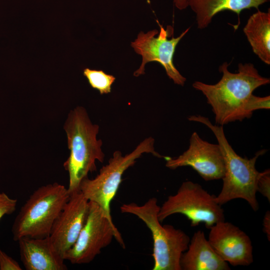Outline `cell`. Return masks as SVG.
Returning <instances> with one entry per match:
<instances>
[{"label":"cell","mask_w":270,"mask_h":270,"mask_svg":"<svg viewBox=\"0 0 270 270\" xmlns=\"http://www.w3.org/2000/svg\"><path fill=\"white\" fill-rule=\"evenodd\" d=\"M160 31L154 30L145 34L140 32L137 38L131 42L134 51L142 56V62L140 68L134 74L136 76L144 74V66L146 63L156 62L164 68L167 76L175 84L183 86L186 78L182 76L175 67L173 58L176 47L181 39L190 30L188 28L180 36L168 40L169 32L158 20Z\"/></svg>","instance_id":"obj_9"},{"label":"cell","mask_w":270,"mask_h":270,"mask_svg":"<svg viewBox=\"0 0 270 270\" xmlns=\"http://www.w3.org/2000/svg\"><path fill=\"white\" fill-rule=\"evenodd\" d=\"M166 166L172 170L188 166L206 181L222 179L224 162L219 145L202 140L194 132L187 150L175 158L166 159Z\"/></svg>","instance_id":"obj_10"},{"label":"cell","mask_w":270,"mask_h":270,"mask_svg":"<svg viewBox=\"0 0 270 270\" xmlns=\"http://www.w3.org/2000/svg\"><path fill=\"white\" fill-rule=\"evenodd\" d=\"M243 31L253 52L266 64H270V10H258L248 18Z\"/></svg>","instance_id":"obj_16"},{"label":"cell","mask_w":270,"mask_h":270,"mask_svg":"<svg viewBox=\"0 0 270 270\" xmlns=\"http://www.w3.org/2000/svg\"><path fill=\"white\" fill-rule=\"evenodd\" d=\"M17 200L10 198L4 192L0 193V220L6 214L13 213L16 209Z\"/></svg>","instance_id":"obj_20"},{"label":"cell","mask_w":270,"mask_h":270,"mask_svg":"<svg viewBox=\"0 0 270 270\" xmlns=\"http://www.w3.org/2000/svg\"><path fill=\"white\" fill-rule=\"evenodd\" d=\"M270 108V96H258L252 94L247 100L244 110L251 116L253 112L258 110Z\"/></svg>","instance_id":"obj_18"},{"label":"cell","mask_w":270,"mask_h":270,"mask_svg":"<svg viewBox=\"0 0 270 270\" xmlns=\"http://www.w3.org/2000/svg\"><path fill=\"white\" fill-rule=\"evenodd\" d=\"M269 0H188L190 6L195 14L198 28L204 29L211 23L218 12L230 10L238 15L246 9H258Z\"/></svg>","instance_id":"obj_15"},{"label":"cell","mask_w":270,"mask_h":270,"mask_svg":"<svg viewBox=\"0 0 270 270\" xmlns=\"http://www.w3.org/2000/svg\"><path fill=\"white\" fill-rule=\"evenodd\" d=\"M86 222L72 246L66 253L64 259L72 264H86L92 262L113 238L123 248L124 242L114 222H110L96 203L89 201Z\"/></svg>","instance_id":"obj_8"},{"label":"cell","mask_w":270,"mask_h":270,"mask_svg":"<svg viewBox=\"0 0 270 270\" xmlns=\"http://www.w3.org/2000/svg\"><path fill=\"white\" fill-rule=\"evenodd\" d=\"M154 140L149 137L142 141L131 152L122 156L116 150L108 162L103 166L99 174L93 179L88 176L82 180L80 191L89 200L98 204L108 220L113 222L110 211L111 202L116 195L124 172L134 164L144 153L152 154L159 158H167L156 152L154 148Z\"/></svg>","instance_id":"obj_6"},{"label":"cell","mask_w":270,"mask_h":270,"mask_svg":"<svg viewBox=\"0 0 270 270\" xmlns=\"http://www.w3.org/2000/svg\"><path fill=\"white\" fill-rule=\"evenodd\" d=\"M188 0H174L176 7L180 10H183L188 7Z\"/></svg>","instance_id":"obj_23"},{"label":"cell","mask_w":270,"mask_h":270,"mask_svg":"<svg viewBox=\"0 0 270 270\" xmlns=\"http://www.w3.org/2000/svg\"><path fill=\"white\" fill-rule=\"evenodd\" d=\"M83 74L87 78L92 88L98 90L100 94H107L111 92L112 86L116 78L104 72L102 70L85 68Z\"/></svg>","instance_id":"obj_17"},{"label":"cell","mask_w":270,"mask_h":270,"mask_svg":"<svg viewBox=\"0 0 270 270\" xmlns=\"http://www.w3.org/2000/svg\"><path fill=\"white\" fill-rule=\"evenodd\" d=\"M21 261L26 270H66L64 259L48 236L22 237L18 240Z\"/></svg>","instance_id":"obj_13"},{"label":"cell","mask_w":270,"mask_h":270,"mask_svg":"<svg viewBox=\"0 0 270 270\" xmlns=\"http://www.w3.org/2000/svg\"><path fill=\"white\" fill-rule=\"evenodd\" d=\"M18 263L0 249V270H22Z\"/></svg>","instance_id":"obj_21"},{"label":"cell","mask_w":270,"mask_h":270,"mask_svg":"<svg viewBox=\"0 0 270 270\" xmlns=\"http://www.w3.org/2000/svg\"><path fill=\"white\" fill-rule=\"evenodd\" d=\"M188 120L202 124L209 128L214 134L222 152L225 169L222 190L216 196V202L222 206L232 200L242 198L246 201L254 211H258L259 204L256 196V186L261 172L256 169V164L266 150L257 152L250 158H242L228 142L223 126L213 124L208 118L199 114L190 115Z\"/></svg>","instance_id":"obj_2"},{"label":"cell","mask_w":270,"mask_h":270,"mask_svg":"<svg viewBox=\"0 0 270 270\" xmlns=\"http://www.w3.org/2000/svg\"><path fill=\"white\" fill-rule=\"evenodd\" d=\"M228 66L224 62L219 66L222 76L216 84L196 81L192 85L206 96L216 124L222 126L251 118L244 110L247 100L256 89L270 82L252 63L239 64L235 73L229 71Z\"/></svg>","instance_id":"obj_1"},{"label":"cell","mask_w":270,"mask_h":270,"mask_svg":"<svg viewBox=\"0 0 270 270\" xmlns=\"http://www.w3.org/2000/svg\"><path fill=\"white\" fill-rule=\"evenodd\" d=\"M99 126L91 122L86 110L78 106L71 110L64 123L70 155L64 164L69 176L70 195L80 191V182L89 172L96 170V160L103 162L102 142L98 140Z\"/></svg>","instance_id":"obj_3"},{"label":"cell","mask_w":270,"mask_h":270,"mask_svg":"<svg viewBox=\"0 0 270 270\" xmlns=\"http://www.w3.org/2000/svg\"><path fill=\"white\" fill-rule=\"evenodd\" d=\"M181 270H229L230 266L215 252L204 232H196L180 260Z\"/></svg>","instance_id":"obj_14"},{"label":"cell","mask_w":270,"mask_h":270,"mask_svg":"<svg viewBox=\"0 0 270 270\" xmlns=\"http://www.w3.org/2000/svg\"><path fill=\"white\" fill-rule=\"evenodd\" d=\"M263 231L266 236L268 241H270V212H266L263 220Z\"/></svg>","instance_id":"obj_22"},{"label":"cell","mask_w":270,"mask_h":270,"mask_svg":"<svg viewBox=\"0 0 270 270\" xmlns=\"http://www.w3.org/2000/svg\"><path fill=\"white\" fill-rule=\"evenodd\" d=\"M209 243L226 262L232 266H248L254 261L249 236L237 226L225 220L210 228Z\"/></svg>","instance_id":"obj_12"},{"label":"cell","mask_w":270,"mask_h":270,"mask_svg":"<svg viewBox=\"0 0 270 270\" xmlns=\"http://www.w3.org/2000/svg\"><path fill=\"white\" fill-rule=\"evenodd\" d=\"M257 192H260L270 202V170L266 169L261 172L257 182Z\"/></svg>","instance_id":"obj_19"},{"label":"cell","mask_w":270,"mask_h":270,"mask_svg":"<svg viewBox=\"0 0 270 270\" xmlns=\"http://www.w3.org/2000/svg\"><path fill=\"white\" fill-rule=\"evenodd\" d=\"M68 188L58 182L42 186L22 206L12 226L14 240L50 236L53 224L68 201Z\"/></svg>","instance_id":"obj_5"},{"label":"cell","mask_w":270,"mask_h":270,"mask_svg":"<svg viewBox=\"0 0 270 270\" xmlns=\"http://www.w3.org/2000/svg\"><path fill=\"white\" fill-rule=\"evenodd\" d=\"M160 208L157 199L152 198L142 205L123 204L120 210L122 213L136 216L150 230L153 240L152 270H181L180 258L188 248L190 238L172 225L161 224L158 217Z\"/></svg>","instance_id":"obj_4"},{"label":"cell","mask_w":270,"mask_h":270,"mask_svg":"<svg viewBox=\"0 0 270 270\" xmlns=\"http://www.w3.org/2000/svg\"><path fill=\"white\" fill-rule=\"evenodd\" d=\"M176 214L185 216L192 226L204 223L208 229L225 220L224 210L216 202V196L190 180L183 182L176 194L168 197L160 206L158 217L162 222Z\"/></svg>","instance_id":"obj_7"},{"label":"cell","mask_w":270,"mask_h":270,"mask_svg":"<svg viewBox=\"0 0 270 270\" xmlns=\"http://www.w3.org/2000/svg\"><path fill=\"white\" fill-rule=\"evenodd\" d=\"M89 206V200L80 191L74 192L70 195L53 224L49 237L64 258L76 242L86 222Z\"/></svg>","instance_id":"obj_11"}]
</instances>
